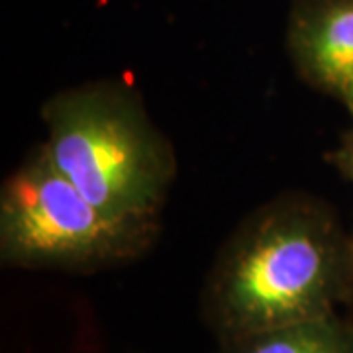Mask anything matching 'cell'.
Instances as JSON below:
<instances>
[{"mask_svg":"<svg viewBox=\"0 0 353 353\" xmlns=\"http://www.w3.org/2000/svg\"><path fill=\"white\" fill-rule=\"evenodd\" d=\"M353 279L352 228L328 201L285 190L230 232L202 283L214 341L341 312Z\"/></svg>","mask_w":353,"mask_h":353,"instance_id":"6da1fadb","label":"cell"},{"mask_svg":"<svg viewBox=\"0 0 353 353\" xmlns=\"http://www.w3.org/2000/svg\"><path fill=\"white\" fill-rule=\"evenodd\" d=\"M55 167L110 214L161 220L179 173L171 139L122 79L61 88L39 108Z\"/></svg>","mask_w":353,"mask_h":353,"instance_id":"7a4b0ae2","label":"cell"},{"mask_svg":"<svg viewBox=\"0 0 353 353\" xmlns=\"http://www.w3.org/2000/svg\"><path fill=\"white\" fill-rule=\"evenodd\" d=\"M161 220L110 214L55 167L39 143L0 189V263L97 273L132 263L159 240Z\"/></svg>","mask_w":353,"mask_h":353,"instance_id":"3957f363","label":"cell"},{"mask_svg":"<svg viewBox=\"0 0 353 353\" xmlns=\"http://www.w3.org/2000/svg\"><path fill=\"white\" fill-rule=\"evenodd\" d=\"M285 39L299 79L353 118V0H290Z\"/></svg>","mask_w":353,"mask_h":353,"instance_id":"277c9868","label":"cell"},{"mask_svg":"<svg viewBox=\"0 0 353 353\" xmlns=\"http://www.w3.org/2000/svg\"><path fill=\"white\" fill-rule=\"evenodd\" d=\"M212 353H353V326L341 312L285 328L216 341Z\"/></svg>","mask_w":353,"mask_h":353,"instance_id":"5b68a950","label":"cell"},{"mask_svg":"<svg viewBox=\"0 0 353 353\" xmlns=\"http://www.w3.org/2000/svg\"><path fill=\"white\" fill-rule=\"evenodd\" d=\"M326 163H330L345 181H350L353 187V118L350 128L341 132L340 139L334 150L326 153ZM353 236V224H352Z\"/></svg>","mask_w":353,"mask_h":353,"instance_id":"8992f818","label":"cell"},{"mask_svg":"<svg viewBox=\"0 0 353 353\" xmlns=\"http://www.w3.org/2000/svg\"><path fill=\"white\" fill-rule=\"evenodd\" d=\"M341 314H343V318L353 326V279L352 285H350V290H347V294H345V301L341 304Z\"/></svg>","mask_w":353,"mask_h":353,"instance_id":"52a82bcc","label":"cell"}]
</instances>
